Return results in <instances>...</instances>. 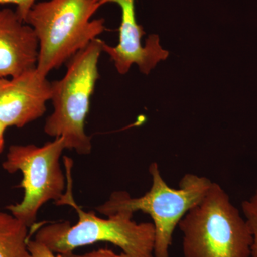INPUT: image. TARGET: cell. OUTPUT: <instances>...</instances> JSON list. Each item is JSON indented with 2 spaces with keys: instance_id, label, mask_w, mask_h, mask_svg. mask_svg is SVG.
Here are the masks:
<instances>
[{
  "instance_id": "9c48e42d",
  "label": "cell",
  "mask_w": 257,
  "mask_h": 257,
  "mask_svg": "<svg viewBox=\"0 0 257 257\" xmlns=\"http://www.w3.org/2000/svg\"><path fill=\"white\" fill-rule=\"evenodd\" d=\"M39 42L33 29L9 8L0 9V78L37 68Z\"/></svg>"
},
{
  "instance_id": "7c38bea8",
  "label": "cell",
  "mask_w": 257,
  "mask_h": 257,
  "mask_svg": "<svg viewBox=\"0 0 257 257\" xmlns=\"http://www.w3.org/2000/svg\"><path fill=\"white\" fill-rule=\"evenodd\" d=\"M28 247L30 252L29 257H63L53 252L46 245L35 239H28Z\"/></svg>"
},
{
  "instance_id": "52a82bcc",
  "label": "cell",
  "mask_w": 257,
  "mask_h": 257,
  "mask_svg": "<svg viewBox=\"0 0 257 257\" xmlns=\"http://www.w3.org/2000/svg\"><path fill=\"white\" fill-rule=\"evenodd\" d=\"M102 6L116 3L121 12L119 27V41L116 46L103 44V52L109 55L116 70L121 74L127 73L134 64L138 65L142 73L149 74L160 61L168 57V51L164 50L157 35H150L143 45L142 37L145 32L139 25L135 13V0H96Z\"/></svg>"
},
{
  "instance_id": "4fadbf2b",
  "label": "cell",
  "mask_w": 257,
  "mask_h": 257,
  "mask_svg": "<svg viewBox=\"0 0 257 257\" xmlns=\"http://www.w3.org/2000/svg\"><path fill=\"white\" fill-rule=\"evenodd\" d=\"M13 4L17 6V15L25 23L29 12L36 4V0H0V5Z\"/></svg>"
},
{
  "instance_id": "30bf717a",
  "label": "cell",
  "mask_w": 257,
  "mask_h": 257,
  "mask_svg": "<svg viewBox=\"0 0 257 257\" xmlns=\"http://www.w3.org/2000/svg\"><path fill=\"white\" fill-rule=\"evenodd\" d=\"M29 226L12 214L0 212V257H29Z\"/></svg>"
},
{
  "instance_id": "7a4b0ae2",
  "label": "cell",
  "mask_w": 257,
  "mask_h": 257,
  "mask_svg": "<svg viewBox=\"0 0 257 257\" xmlns=\"http://www.w3.org/2000/svg\"><path fill=\"white\" fill-rule=\"evenodd\" d=\"M101 7L96 0H49L32 7L25 23L38 40L39 73L47 77L104 31V19L92 20Z\"/></svg>"
},
{
  "instance_id": "5bb4252c",
  "label": "cell",
  "mask_w": 257,
  "mask_h": 257,
  "mask_svg": "<svg viewBox=\"0 0 257 257\" xmlns=\"http://www.w3.org/2000/svg\"><path fill=\"white\" fill-rule=\"evenodd\" d=\"M67 257H126V256L123 253L117 254L109 248H99L85 254L76 255L72 253V255Z\"/></svg>"
},
{
  "instance_id": "5b68a950",
  "label": "cell",
  "mask_w": 257,
  "mask_h": 257,
  "mask_svg": "<svg viewBox=\"0 0 257 257\" xmlns=\"http://www.w3.org/2000/svg\"><path fill=\"white\" fill-rule=\"evenodd\" d=\"M104 42L99 38L92 40L69 60L65 75L51 83L54 111L44 131L49 136L63 138L66 149L80 155H89L92 150L85 122L99 77L98 63Z\"/></svg>"
},
{
  "instance_id": "6da1fadb",
  "label": "cell",
  "mask_w": 257,
  "mask_h": 257,
  "mask_svg": "<svg viewBox=\"0 0 257 257\" xmlns=\"http://www.w3.org/2000/svg\"><path fill=\"white\" fill-rule=\"evenodd\" d=\"M67 187L55 204L69 206L77 212L78 221L51 223L39 228L35 239L53 252L67 257L76 248L98 242H109L121 248L126 257H155V229L152 222L137 223L133 213L121 211L100 218L94 211L83 210L73 196L72 159L64 157Z\"/></svg>"
},
{
  "instance_id": "8fae6325",
  "label": "cell",
  "mask_w": 257,
  "mask_h": 257,
  "mask_svg": "<svg viewBox=\"0 0 257 257\" xmlns=\"http://www.w3.org/2000/svg\"><path fill=\"white\" fill-rule=\"evenodd\" d=\"M241 208L245 220L253 236L251 257H257V190L248 200L243 201Z\"/></svg>"
},
{
  "instance_id": "8992f818",
  "label": "cell",
  "mask_w": 257,
  "mask_h": 257,
  "mask_svg": "<svg viewBox=\"0 0 257 257\" xmlns=\"http://www.w3.org/2000/svg\"><path fill=\"white\" fill-rule=\"evenodd\" d=\"M62 138H55L42 147L12 145L3 163L9 173L23 174L20 187L24 189L22 202L6 207L29 227L36 221L37 213L50 201L58 202L67 187V177L62 170L60 158L65 150Z\"/></svg>"
},
{
  "instance_id": "277c9868",
  "label": "cell",
  "mask_w": 257,
  "mask_h": 257,
  "mask_svg": "<svg viewBox=\"0 0 257 257\" xmlns=\"http://www.w3.org/2000/svg\"><path fill=\"white\" fill-rule=\"evenodd\" d=\"M149 172L152 187L146 194L133 197L125 191H116L96 210L105 216L121 211L148 214L155 229V257H170V248L179 221L202 200L212 182L207 177L188 173L181 179L178 189L172 188L164 180L157 162L150 165Z\"/></svg>"
},
{
  "instance_id": "9a60e30c",
  "label": "cell",
  "mask_w": 257,
  "mask_h": 257,
  "mask_svg": "<svg viewBox=\"0 0 257 257\" xmlns=\"http://www.w3.org/2000/svg\"><path fill=\"white\" fill-rule=\"evenodd\" d=\"M6 126H5L3 123L0 122V154L3 151L5 146V133L6 130Z\"/></svg>"
},
{
  "instance_id": "ba28073f",
  "label": "cell",
  "mask_w": 257,
  "mask_h": 257,
  "mask_svg": "<svg viewBox=\"0 0 257 257\" xmlns=\"http://www.w3.org/2000/svg\"><path fill=\"white\" fill-rule=\"evenodd\" d=\"M51 95V82L37 68L0 78V122L7 127H23L43 116Z\"/></svg>"
},
{
  "instance_id": "3957f363",
  "label": "cell",
  "mask_w": 257,
  "mask_h": 257,
  "mask_svg": "<svg viewBox=\"0 0 257 257\" xmlns=\"http://www.w3.org/2000/svg\"><path fill=\"white\" fill-rule=\"evenodd\" d=\"M184 257H250L253 236L229 194L216 182L179 221Z\"/></svg>"
}]
</instances>
